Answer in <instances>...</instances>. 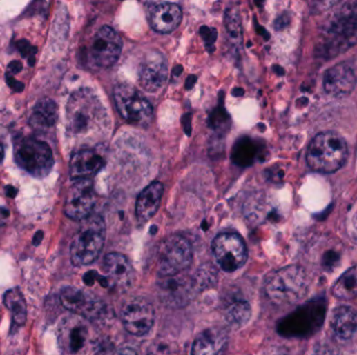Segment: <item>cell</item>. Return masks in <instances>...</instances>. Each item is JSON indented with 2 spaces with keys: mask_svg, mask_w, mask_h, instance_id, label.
<instances>
[{
  "mask_svg": "<svg viewBox=\"0 0 357 355\" xmlns=\"http://www.w3.org/2000/svg\"><path fill=\"white\" fill-rule=\"evenodd\" d=\"M212 250L220 268L226 272H234L242 268L248 258L244 240L231 232L218 234L212 242Z\"/></svg>",
  "mask_w": 357,
  "mask_h": 355,
  "instance_id": "obj_10",
  "label": "cell"
},
{
  "mask_svg": "<svg viewBox=\"0 0 357 355\" xmlns=\"http://www.w3.org/2000/svg\"><path fill=\"white\" fill-rule=\"evenodd\" d=\"M5 159V147L0 143V163L3 162Z\"/></svg>",
  "mask_w": 357,
  "mask_h": 355,
  "instance_id": "obj_39",
  "label": "cell"
},
{
  "mask_svg": "<svg viewBox=\"0 0 357 355\" xmlns=\"http://www.w3.org/2000/svg\"><path fill=\"white\" fill-rule=\"evenodd\" d=\"M103 268L108 278L117 287H126L132 279V266L120 253H108L104 258Z\"/></svg>",
  "mask_w": 357,
  "mask_h": 355,
  "instance_id": "obj_22",
  "label": "cell"
},
{
  "mask_svg": "<svg viewBox=\"0 0 357 355\" xmlns=\"http://www.w3.org/2000/svg\"><path fill=\"white\" fill-rule=\"evenodd\" d=\"M251 313L252 311H251L250 304L238 300L228 307L226 319L231 325L240 327L250 320Z\"/></svg>",
  "mask_w": 357,
  "mask_h": 355,
  "instance_id": "obj_28",
  "label": "cell"
},
{
  "mask_svg": "<svg viewBox=\"0 0 357 355\" xmlns=\"http://www.w3.org/2000/svg\"><path fill=\"white\" fill-rule=\"evenodd\" d=\"M15 162L20 168L37 179L50 174L55 160L52 149L46 142L24 136L14 144Z\"/></svg>",
  "mask_w": 357,
  "mask_h": 355,
  "instance_id": "obj_6",
  "label": "cell"
},
{
  "mask_svg": "<svg viewBox=\"0 0 357 355\" xmlns=\"http://www.w3.org/2000/svg\"><path fill=\"white\" fill-rule=\"evenodd\" d=\"M238 16L232 17L231 14L227 16V28L232 34L238 37L240 34V23H238Z\"/></svg>",
  "mask_w": 357,
  "mask_h": 355,
  "instance_id": "obj_31",
  "label": "cell"
},
{
  "mask_svg": "<svg viewBox=\"0 0 357 355\" xmlns=\"http://www.w3.org/2000/svg\"><path fill=\"white\" fill-rule=\"evenodd\" d=\"M17 46L18 50H19L20 54L23 58L28 59V65L30 66H34L35 62H36V59H35V56H36L37 52H38V49L37 47L32 46L28 40H19L16 44Z\"/></svg>",
  "mask_w": 357,
  "mask_h": 355,
  "instance_id": "obj_29",
  "label": "cell"
},
{
  "mask_svg": "<svg viewBox=\"0 0 357 355\" xmlns=\"http://www.w3.org/2000/svg\"><path fill=\"white\" fill-rule=\"evenodd\" d=\"M352 230L353 234L357 238V212L355 213L354 217L352 219Z\"/></svg>",
  "mask_w": 357,
  "mask_h": 355,
  "instance_id": "obj_38",
  "label": "cell"
},
{
  "mask_svg": "<svg viewBox=\"0 0 357 355\" xmlns=\"http://www.w3.org/2000/svg\"><path fill=\"white\" fill-rule=\"evenodd\" d=\"M256 146L250 138H244L238 140L232 151V160L238 166H250L254 162L257 154Z\"/></svg>",
  "mask_w": 357,
  "mask_h": 355,
  "instance_id": "obj_27",
  "label": "cell"
},
{
  "mask_svg": "<svg viewBox=\"0 0 357 355\" xmlns=\"http://www.w3.org/2000/svg\"><path fill=\"white\" fill-rule=\"evenodd\" d=\"M95 205V191L91 179L75 181L67 194L64 211L67 217L75 221H83L93 215Z\"/></svg>",
  "mask_w": 357,
  "mask_h": 355,
  "instance_id": "obj_12",
  "label": "cell"
},
{
  "mask_svg": "<svg viewBox=\"0 0 357 355\" xmlns=\"http://www.w3.org/2000/svg\"><path fill=\"white\" fill-rule=\"evenodd\" d=\"M150 23L156 32L168 34L182 21V10L171 3H155L150 10Z\"/></svg>",
  "mask_w": 357,
  "mask_h": 355,
  "instance_id": "obj_18",
  "label": "cell"
},
{
  "mask_svg": "<svg viewBox=\"0 0 357 355\" xmlns=\"http://www.w3.org/2000/svg\"><path fill=\"white\" fill-rule=\"evenodd\" d=\"M8 68L10 71L9 74H17V73L21 72L23 66L19 61H13V62L10 63Z\"/></svg>",
  "mask_w": 357,
  "mask_h": 355,
  "instance_id": "obj_33",
  "label": "cell"
},
{
  "mask_svg": "<svg viewBox=\"0 0 357 355\" xmlns=\"http://www.w3.org/2000/svg\"><path fill=\"white\" fill-rule=\"evenodd\" d=\"M356 77L348 65H336L324 73V90L334 97H346L354 89Z\"/></svg>",
  "mask_w": 357,
  "mask_h": 355,
  "instance_id": "obj_15",
  "label": "cell"
},
{
  "mask_svg": "<svg viewBox=\"0 0 357 355\" xmlns=\"http://www.w3.org/2000/svg\"><path fill=\"white\" fill-rule=\"evenodd\" d=\"M105 166V160L103 156L91 149H84L77 151L73 154L69 165V172L71 179L79 181V179H90V177L97 175Z\"/></svg>",
  "mask_w": 357,
  "mask_h": 355,
  "instance_id": "obj_17",
  "label": "cell"
},
{
  "mask_svg": "<svg viewBox=\"0 0 357 355\" xmlns=\"http://www.w3.org/2000/svg\"><path fill=\"white\" fill-rule=\"evenodd\" d=\"M105 238L106 225L101 216L83 220L71 242V263L77 267L93 264L101 254Z\"/></svg>",
  "mask_w": 357,
  "mask_h": 355,
  "instance_id": "obj_4",
  "label": "cell"
},
{
  "mask_svg": "<svg viewBox=\"0 0 357 355\" xmlns=\"http://www.w3.org/2000/svg\"><path fill=\"white\" fill-rule=\"evenodd\" d=\"M120 318L126 332L133 336H144L154 325L155 310L146 298H131L122 305Z\"/></svg>",
  "mask_w": 357,
  "mask_h": 355,
  "instance_id": "obj_11",
  "label": "cell"
},
{
  "mask_svg": "<svg viewBox=\"0 0 357 355\" xmlns=\"http://www.w3.org/2000/svg\"><path fill=\"white\" fill-rule=\"evenodd\" d=\"M347 158L348 146L346 141L336 132L318 134L308 147V165L317 172H336L344 166Z\"/></svg>",
  "mask_w": 357,
  "mask_h": 355,
  "instance_id": "obj_2",
  "label": "cell"
},
{
  "mask_svg": "<svg viewBox=\"0 0 357 355\" xmlns=\"http://www.w3.org/2000/svg\"><path fill=\"white\" fill-rule=\"evenodd\" d=\"M332 294L338 299L350 300L357 296V267L348 269L332 287Z\"/></svg>",
  "mask_w": 357,
  "mask_h": 355,
  "instance_id": "obj_26",
  "label": "cell"
},
{
  "mask_svg": "<svg viewBox=\"0 0 357 355\" xmlns=\"http://www.w3.org/2000/svg\"><path fill=\"white\" fill-rule=\"evenodd\" d=\"M168 77V68L164 57L159 52H151L144 59L139 69V83L142 89L155 93L162 89Z\"/></svg>",
  "mask_w": 357,
  "mask_h": 355,
  "instance_id": "obj_14",
  "label": "cell"
},
{
  "mask_svg": "<svg viewBox=\"0 0 357 355\" xmlns=\"http://www.w3.org/2000/svg\"><path fill=\"white\" fill-rule=\"evenodd\" d=\"M10 211L7 207H0V221L7 219L9 218Z\"/></svg>",
  "mask_w": 357,
  "mask_h": 355,
  "instance_id": "obj_37",
  "label": "cell"
},
{
  "mask_svg": "<svg viewBox=\"0 0 357 355\" xmlns=\"http://www.w3.org/2000/svg\"><path fill=\"white\" fill-rule=\"evenodd\" d=\"M3 302L7 309L12 313V319H13L12 328H14V326L20 327L24 325L28 318V311H26V300L20 290L18 287L9 290L5 294Z\"/></svg>",
  "mask_w": 357,
  "mask_h": 355,
  "instance_id": "obj_25",
  "label": "cell"
},
{
  "mask_svg": "<svg viewBox=\"0 0 357 355\" xmlns=\"http://www.w3.org/2000/svg\"><path fill=\"white\" fill-rule=\"evenodd\" d=\"M161 283V298L165 303L175 307H182L189 301L195 287L193 279L177 274L175 276L162 277Z\"/></svg>",
  "mask_w": 357,
  "mask_h": 355,
  "instance_id": "obj_16",
  "label": "cell"
},
{
  "mask_svg": "<svg viewBox=\"0 0 357 355\" xmlns=\"http://www.w3.org/2000/svg\"><path fill=\"white\" fill-rule=\"evenodd\" d=\"M311 355H340V353L331 345L325 344L318 346Z\"/></svg>",
  "mask_w": 357,
  "mask_h": 355,
  "instance_id": "obj_30",
  "label": "cell"
},
{
  "mask_svg": "<svg viewBox=\"0 0 357 355\" xmlns=\"http://www.w3.org/2000/svg\"><path fill=\"white\" fill-rule=\"evenodd\" d=\"M6 195L10 198H15L17 195V190L13 185H8V187H6Z\"/></svg>",
  "mask_w": 357,
  "mask_h": 355,
  "instance_id": "obj_35",
  "label": "cell"
},
{
  "mask_svg": "<svg viewBox=\"0 0 357 355\" xmlns=\"http://www.w3.org/2000/svg\"><path fill=\"white\" fill-rule=\"evenodd\" d=\"M113 96L118 112L128 123L144 128L150 125L154 110L142 92L130 83H118Z\"/></svg>",
  "mask_w": 357,
  "mask_h": 355,
  "instance_id": "obj_8",
  "label": "cell"
},
{
  "mask_svg": "<svg viewBox=\"0 0 357 355\" xmlns=\"http://www.w3.org/2000/svg\"><path fill=\"white\" fill-rule=\"evenodd\" d=\"M227 347L228 338L225 332L208 329L195 338L191 355H224Z\"/></svg>",
  "mask_w": 357,
  "mask_h": 355,
  "instance_id": "obj_21",
  "label": "cell"
},
{
  "mask_svg": "<svg viewBox=\"0 0 357 355\" xmlns=\"http://www.w3.org/2000/svg\"><path fill=\"white\" fill-rule=\"evenodd\" d=\"M61 303L71 313L88 320H95L103 315L104 303L93 294L67 287L60 294Z\"/></svg>",
  "mask_w": 357,
  "mask_h": 355,
  "instance_id": "obj_13",
  "label": "cell"
},
{
  "mask_svg": "<svg viewBox=\"0 0 357 355\" xmlns=\"http://www.w3.org/2000/svg\"><path fill=\"white\" fill-rule=\"evenodd\" d=\"M162 195L163 185L159 181L151 183L139 194L136 201V216L139 221H148L156 215Z\"/></svg>",
  "mask_w": 357,
  "mask_h": 355,
  "instance_id": "obj_20",
  "label": "cell"
},
{
  "mask_svg": "<svg viewBox=\"0 0 357 355\" xmlns=\"http://www.w3.org/2000/svg\"><path fill=\"white\" fill-rule=\"evenodd\" d=\"M58 119V108L54 100H40L34 110L30 118V124L32 128L38 130H48L56 124Z\"/></svg>",
  "mask_w": 357,
  "mask_h": 355,
  "instance_id": "obj_24",
  "label": "cell"
},
{
  "mask_svg": "<svg viewBox=\"0 0 357 355\" xmlns=\"http://www.w3.org/2000/svg\"><path fill=\"white\" fill-rule=\"evenodd\" d=\"M334 334L340 340H350L357 332V312L352 307H336L330 319Z\"/></svg>",
  "mask_w": 357,
  "mask_h": 355,
  "instance_id": "obj_23",
  "label": "cell"
},
{
  "mask_svg": "<svg viewBox=\"0 0 357 355\" xmlns=\"http://www.w3.org/2000/svg\"><path fill=\"white\" fill-rule=\"evenodd\" d=\"M357 43V3H347L331 18L322 34V52L336 56Z\"/></svg>",
  "mask_w": 357,
  "mask_h": 355,
  "instance_id": "obj_3",
  "label": "cell"
},
{
  "mask_svg": "<svg viewBox=\"0 0 357 355\" xmlns=\"http://www.w3.org/2000/svg\"><path fill=\"white\" fill-rule=\"evenodd\" d=\"M105 107L95 92L89 89L75 91L66 105V130L73 136H86L107 125Z\"/></svg>",
  "mask_w": 357,
  "mask_h": 355,
  "instance_id": "obj_1",
  "label": "cell"
},
{
  "mask_svg": "<svg viewBox=\"0 0 357 355\" xmlns=\"http://www.w3.org/2000/svg\"><path fill=\"white\" fill-rule=\"evenodd\" d=\"M193 262V248L184 236L179 234L167 236L157 250L156 268L160 276L169 277L180 274Z\"/></svg>",
  "mask_w": 357,
  "mask_h": 355,
  "instance_id": "obj_7",
  "label": "cell"
},
{
  "mask_svg": "<svg viewBox=\"0 0 357 355\" xmlns=\"http://www.w3.org/2000/svg\"><path fill=\"white\" fill-rule=\"evenodd\" d=\"M43 236H44V234H43V232H41V230H39V232L35 234L34 238H32V244H34V246H39V245L41 244L43 240Z\"/></svg>",
  "mask_w": 357,
  "mask_h": 355,
  "instance_id": "obj_34",
  "label": "cell"
},
{
  "mask_svg": "<svg viewBox=\"0 0 357 355\" xmlns=\"http://www.w3.org/2000/svg\"><path fill=\"white\" fill-rule=\"evenodd\" d=\"M7 83L8 85L13 90V91L18 92V93H20V92H22L24 90L23 83L16 81V79H14L11 74H9V73L7 74Z\"/></svg>",
  "mask_w": 357,
  "mask_h": 355,
  "instance_id": "obj_32",
  "label": "cell"
},
{
  "mask_svg": "<svg viewBox=\"0 0 357 355\" xmlns=\"http://www.w3.org/2000/svg\"><path fill=\"white\" fill-rule=\"evenodd\" d=\"M308 291V276L299 266H287L267 277L265 293L275 304L291 305L297 303Z\"/></svg>",
  "mask_w": 357,
  "mask_h": 355,
  "instance_id": "obj_5",
  "label": "cell"
},
{
  "mask_svg": "<svg viewBox=\"0 0 357 355\" xmlns=\"http://www.w3.org/2000/svg\"><path fill=\"white\" fill-rule=\"evenodd\" d=\"M122 49V39L117 32L110 26H102L88 43L86 63L95 70L109 68L117 62Z\"/></svg>",
  "mask_w": 357,
  "mask_h": 355,
  "instance_id": "obj_9",
  "label": "cell"
},
{
  "mask_svg": "<svg viewBox=\"0 0 357 355\" xmlns=\"http://www.w3.org/2000/svg\"><path fill=\"white\" fill-rule=\"evenodd\" d=\"M114 355H137V353L131 348H122L118 350Z\"/></svg>",
  "mask_w": 357,
  "mask_h": 355,
  "instance_id": "obj_36",
  "label": "cell"
},
{
  "mask_svg": "<svg viewBox=\"0 0 357 355\" xmlns=\"http://www.w3.org/2000/svg\"><path fill=\"white\" fill-rule=\"evenodd\" d=\"M59 340L65 354L77 355L87 347L89 330L84 322L73 319L61 330Z\"/></svg>",
  "mask_w": 357,
  "mask_h": 355,
  "instance_id": "obj_19",
  "label": "cell"
}]
</instances>
